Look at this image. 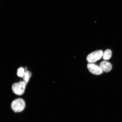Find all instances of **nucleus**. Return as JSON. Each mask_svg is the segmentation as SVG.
Segmentation results:
<instances>
[{"label":"nucleus","instance_id":"1","mask_svg":"<svg viewBox=\"0 0 122 122\" xmlns=\"http://www.w3.org/2000/svg\"><path fill=\"white\" fill-rule=\"evenodd\" d=\"M25 104L23 99L19 98L14 100L11 103V109L15 112H22L25 109Z\"/></svg>","mask_w":122,"mask_h":122},{"label":"nucleus","instance_id":"2","mask_svg":"<svg viewBox=\"0 0 122 122\" xmlns=\"http://www.w3.org/2000/svg\"><path fill=\"white\" fill-rule=\"evenodd\" d=\"M26 85L23 81L13 84L12 86V91L16 95H22L25 92Z\"/></svg>","mask_w":122,"mask_h":122},{"label":"nucleus","instance_id":"3","mask_svg":"<svg viewBox=\"0 0 122 122\" xmlns=\"http://www.w3.org/2000/svg\"><path fill=\"white\" fill-rule=\"evenodd\" d=\"M103 52L102 50H97L88 55L86 60L89 63H93L100 60L102 57Z\"/></svg>","mask_w":122,"mask_h":122},{"label":"nucleus","instance_id":"4","mask_svg":"<svg viewBox=\"0 0 122 122\" xmlns=\"http://www.w3.org/2000/svg\"><path fill=\"white\" fill-rule=\"evenodd\" d=\"M87 67L90 72L94 75H100L103 73V71L100 66L93 63H88Z\"/></svg>","mask_w":122,"mask_h":122},{"label":"nucleus","instance_id":"5","mask_svg":"<svg viewBox=\"0 0 122 122\" xmlns=\"http://www.w3.org/2000/svg\"><path fill=\"white\" fill-rule=\"evenodd\" d=\"M100 66L103 71L105 72H109L112 68V64L110 62L106 61H103L101 62Z\"/></svg>","mask_w":122,"mask_h":122},{"label":"nucleus","instance_id":"6","mask_svg":"<svg viewBox=\"0 0 122 122\" xmlns=\"http://www.w3.org/2000/svg\"><path fill=\"white\" fill-rule=\"evenodd\" d=\"M112 56V52L110 49L107 50L103 53V58L104 60H108L111 58Z\"/></svg>","mask_w":122,"mask_h":122},{"label":"nucleus","instance_id":"7","mask_svg":"<svg viewBox=\"0 0 122 122\" xmlns=\"http://www.w3.org/2000/svg\"><path fill=\"white\" fill-rule=\"evenodd\" d=\"M32 76V73L30 71H25L24 75L23 77V81L25 82V83L27 84V83L30 80V78Z\"/></svg>","mask_w":122,"mask_h":122},{"label":"nucleus","instance_id":"8","mask_svg":"<svg viewBox=\"0 0 122 122\" xmlns=\"http://www.w3.org/2000/svg\"><path fill=\"white\" fill-rule=\"evenodd\" d=\"M25 73V69L24 68L21 67L18 69L17 74L19 77H23Z\"/></svg>","mask_w":122,"mask_h":122}]
</instances>
